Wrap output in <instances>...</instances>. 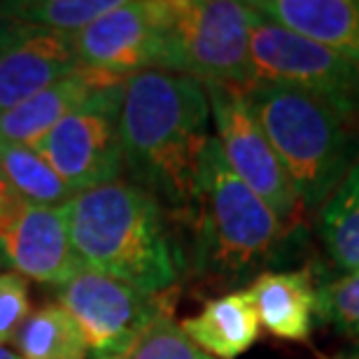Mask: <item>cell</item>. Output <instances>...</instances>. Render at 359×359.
<instances>
[{"label":"cell","mask_w":359,"mask_h":359,"mask_svg":"<svg viewBox=\"0 0 359 359\" xmlns=\"http://www.w3.org/2000/svg\"><path fill=\"white\" fill-rule=\"evenodd\" d=\"M210 119L205 87L191 77L163 70L128 77L119 119L126 182L149 194L163 212L191 219Z\"/></svg>","instance_id":"6da1fadb"},{"label":"cell","mask_w":359,"mask_h":359,"mask_svg":"<svg viewBox=\"0 0 359 359\" xmlns=\"http://www.w3.org/2000/svg\"><path fill=\"white\" fill-rule=\"evenodd\" d=\"M70 243L82 266L145 294H166L180 278L166 212L126 180L93 187L66 203Z\"/></svg>","instance_id":"7a4b0ae2"},{"label":"cell","mask_w":359,"mask_h":359,"mask_svg":"<svg viewBox=\"0 0 359 359\" xmlns=\"http://www.w3.org/2000/svg\"><path fill=\"white\" fill-rule=\"evenodd\" d=\"M194 273L222 285H238L266 273L287 252L294 229L226 166L217 138L208 142L198 168L191 212Z\"/></svg>","instance_id":"3957f363"},{"label":"cell","mask_w":359,"mask_h":359,"mask_svg":"<svg viewBox=\"0 0 359 359\" xmlns=\"http://www.w3.org/2000/svg\"><path fill=\"white\" fill-rule=\"evenodd\" d=\"M245 96L304 212L320 208L355 159L359 140L350 126L353 119L304 91L278 84H250Z\"/></svg>","instance_id":"277c9868"},{"label":"cell","mask_w":359,"mask_h":359,"mask_svg":"<svg viewBox=\"0 0 359 359\" xmlns=\"http://www.w3.org/2000/svg\"><path fill=\"white\" fill-rule=\"evenodd\" d=\"M255 12L233 0H163L156 68L201 84L250 87Z\"/></svg>","instance_id":"5b68a950"},{"label":"cell","mask_w":359,"mask_h":359,"mask_svg":"<svg viewBox=\"0 0 359 359\" xmlns=\"http://www.w3.org/2000/svg\"><path fill=\"white\" fill-rule=\"evenodd\" d=\"M250 73L252 84L304 91L343 117H359V63L257 12L250 28Z\"/></svg>","instance_id":"8992f818"},{"label":"cell","mask_w":359,"mask_h":359,"mask_svg":"<svg viewBox=\"0 0 359 359\" xmlns=\"http://www.w3.org/2000/svg\"><path fill=\"white\" fill-rule=\"evenodd\" d=\"M124 82L96 89L33 147L75 194L117 182L124 173L119 133Z\"/></svg>","instance_id":"52a82bcc"},{"label":"cell","mask_w":359,"mask_h":359,"mask_svg":"<svg viewBox=\"0 0 359 359\" xmlns=\"http://www.w3.org/2000/svg\"><path fill=\"white\" fill-rule=\"evenodd\" d=\"M219 149L231 173L248 184L287 226L299 229L304 205L262 131L245 89L233 84H203Z\"/></svg>","instance_id":"ba28073f"},{"label":"cell","mask_w":359,"mask_h":359,"mask_svg":"<svg viewBox=\"0 0 359 359\" xmlns=\"http://www.w3.org/2000/svg\"><path fill=\"white\" fill-rule=\"evenodd\" d=\"M56 294L59 306L84 334L93 357L119 353L154 320L173 313L168 292L145 294L89 266L77 269Z\"/></svg>","instance_id":"9c48e42d"},{"label":"cell","mask_w":359,"mask_h":359,"mask_svg":"<svg viewBox=\"0 0 359 359\" xmlns=\"http://www.w3.org/2000/svg\"><path fill=\"white\" fill-rule=\"evenodd\" d=\"M163 0H119L114 10L73 35L82 68L112 80H128L156 68Z\"/></svg>","instance_id":"30bf717a"},{"label":"cell","mask_w":359,"mask_h":359,"mask_svg":"<svg viewBox=\"0 0 359 359\" xmlns=\"http://www.w3.org/2000/svg\"><path fill=\"white\" fill-rule=\"evenodd\" d=\"M0 266L42 285H63L82 266L68 231L63 205H33L21 198L0 226Z\"/></svg>","instance_id":"8fae6325"},{"label":"cell","mask_w":359,"mask_h":359,"mask_svg":"<svg viewBox=\"0 0 359 359\" xmlns=\"http://www.w3.org/2000/svg\"><path fill=\"white\" fill-rule=\"evenodd\" d=\"M80 68L73 35L0 19V114Z\"/></svg>","instance_id":"7c38bea8"},{"label":"cell","mask_w":359,"mask_h":359,"mask_svg":"<svg viewBox=\"0 0 359 359\" xmlns=\"http://www.w3.org/2000/svg\"><path fill=\"white\" fill-rule=\"evenodd\" d=\"M252 12L359 63L357 0H252Z\"/></svg>","instance_id":"4fadbf2b"},{"label":"cell","mask_w":359,"mask_h":359,"mask_svg":"<svg viewBox=\"0 0 359 359\" xmlns=\"http://www.w3.org/2000/svg\"><path fill=\"white\" fill-rule=\"evenodd\" d=\"M262 329L283 341H306L320 315V290L308 271H266L248 287Z\"/></svg>","instance_id":"5bb4252c"},{"label":"cell","mask_w":359,"mask_h":359,"mask_svg":"<svg viewBox=\"0 0 359 359\" xmlns=\"http://www.w3.org/2000/svg\"><path fill=\"white\" fill-rule=\"evenodd\" d=\"M112 82L124 80H112V77L93 73L87 68L75 70L73 75L63 77L52 87L24 100L21 105L0 114V142L35 147L84 98Z\"/></svg>","instance_id":"9a60e30c"},{"label":"cell","mask_w":359,"mask_h":359,"mask_svg":"<svg viewBox=\"0 0 359 359\" xmlns=\"http://www.w3.org/2000/svg\"><path fill=\"white\" fill-rule=\"evenodd\" d=\"M180 329L212 359H238L259 341L262 334L248 287L210 299L198 315L180 322Z\"/></svg>","instance_id":"2e32d148"},{"label":"cell","mask_w":359,"mask_h":359,"mask_svg":"<svg viewBox=\"0 0 359 359\" xmlns=\"http://www.w3.org/2000/svg\"><path fill=\"white\" fill-rule=\"evenodd\" d=\"M320 236L336 266L359 271V145L346 175L320 205Z\"/></svg>","instance_id":"e0dca14e"},{"label":"cell","mask_w":359,"mask_h":359,"mask_svg":"<svg viewBox=\"0 0 359 359\" xmlns=\"http://www.w3.org/2000/svg\"><path fill=\"white\" fill-rule=\"evenodd\" d=\"M12 343L21 359H87L89 355L87 339L61 306L33 311Z\"/></svg>","instance_id":"ac0fdd59"},{"label":"cell","mask_w":359,"mask_h":359,"mask_svg":"<svg viewBox=\"0 0 359 359\" xmlns=\"http://www.w3.org/2000/svg\"><path fill=\"white\" fill-rule=\"evenodd\" d=\"M0 173L14 196L26 203L63 205L77 196L33 147L0 142Z\"/></svg>","instance_id":"d6986e66"},{"label":"cell","mask_w":359,"mask_h":359,"mask_svg":"<svg viewBox=\"0 0 359 359\" xmlns=\"http://www.w3.org/2000/svg\"><path fill=\"white\" fill-rule=\"evenodd\" d=\"M117 5L119 0H5L0 19L75 35Z\"/></svg>","instance_id":"ffe728a7"},{"label":"cell","mask_w":359,"mask_h":359,"mask_svg":"<svg viewBox=\"0 0 359 359\" xmlns=\"http://www.w3.org/2000/svg\"><path fill=\"white\" fill-rule=\"evenodd\" d=\"M93 359H212L187 339V334L170 315L154 320L138 339L114 355Z\"/></svg>","instance_id":"44dd1931"},{"label":"cell","mask_w":359,"mask_h":359,"mask_svg":"<svg viewBox=\"0 0 359 359\" xmlns=\"http://www.w3.org/2000/svg\"><path fill=\"white\" fill-rule=\"evenodd\" d=\"M320 315L341 332L359 336V271L346 273L320 290Z\"/></svg>","instance_id":"7402d4cb"},{"label":"cell","mask_w":359,"mask_h":359,"mask_svg":"<svg viewBox=\"0 0 359 359\" xmlns=\"http://www.w3.org/2000/svg\"><path fill=\"white\" fill-rule=\"evenodd\" d=\"M31 315L26 278L17 273H0V346L12 343Z\"/></svg>","instance_id":"603a6c76"},{"label":"cell","mask_w":359,"mask_h":359,"mask_svg":"<svg viewBox=\"0 0 359 359\" xmlns=\"http://www.w3.org/2000/svg\"><path fill=\"white\" fill-rule=\"evenodd\" d=\"M14 198H17V196L12 194L10 184L5 182L3 173H0V226H3V219H5L7 210H10V205L14 203Z\"/></svg>","instance_id":"cb8c5ba5"},{"label":"cell","mask_w":359,"mask_h":359,"mask_svg":"<svg viewBox=\"0 0 359 359\" xmlns=\"http://www.w3.org/2000/svg\"><path fill=\"white\" fill-rule=\"evenodd\" d=\"M0 359H21L14 350H7L5 346H0Z\"/></svg>","instance_id":"d4e9b609"},{"label":"cell","mask_w":359,"mask_h":359,"mask_svg":"<svg viewBox=\"0 0 359 359\" xmlns=\"http://www.w3.org/2000/svg\"><path fill=\"white\" fill-rule=\"evenodd\" d=\"M332 359H359V350L357 353H343V355H336Z\"/></svg>","instance_id":"484cf974"}]
</instances>
